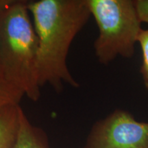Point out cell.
Masks as SVG:
<instances>
[{
	"mask_svg": "<svg viewBox=\"0 0 148 148\" xmlns=\"http://www.w3.org/2000/svg\"><path fill=\"white\" fill-rule=\"evenodd\" d=\"M27 7L38 40L40 87L49 85L57 92L64 84L79 87L68 67L67 56L74 38L91 16L86 0H37L28 1Z\"/></svg>",
	"mask_w": 148,
	"mask_h": 148,
	"instance_id": "1",
	"label": "cell"
},
{
	"mask_svg": "<svg viewBox=\"0 0 148 148\" xmlns=\"http://www.w3.org/2000/svg\"><path fill=\"white\" fill-rule=\"evenodd\" d=\"M28 1L0 0V76L37 101L38 40Z\"/></svg>",
	"mask_w": 148,
	"mask_h": 148,
	"instance_id": "2",
	"label": "cell"
},
{
	"mask_svg": "<svg viewBox=\"0 0 148 148\" xmlns=\"http://www.w3.org/2000/svg\"><path fill=\"white\" fill-rule=\"evenodd\" d=\"M12 148H51L45 131L29 121L23 108H20L18 125Z\"/></svg>",
	"mask_w": 148,
	"mask_h": 148,
	"instance_id": "5",
	"label": "cell"
},
{
	"mask_svg": "<svg viewBox=\"0 0 148 148\" xmlns=\"http://www.w3.org/2000/svg\"><path fill=\"white\" fill-rule=\"evenodd\" d=\"M84 148H148V122L116 109L92 125Z\"/></svg>",
	"mask_w": 148,
	"mask_h": 148,
	"instance_id": "4",
	"label": "cell"
},
{
	"mask_svg": "<svg viewBox=\"0 0 148 148\" xmlns=\"http://www.w3.org/2000/svg\"><path fill=\"white\" fill-rule=\"evenodd\" d=\"M86 3L99 32L94 50L99 63L108 64L118 56L132 58L143 30L134 0H86Z\"/></svg>",
	"mask_w": 148,
	"mask_h": 148,
	"instance_id": "3",
	"label": "cell"
},
{
	"mask_svg": "<svg viewBox=\"0 0 148 148\" xmlns=\"http://www.w3.org/2000/svg\"><path fill=\"white\" fill-rule=\"evenodd\" d=\"M140 21L148 23V0H134Z\"/></svg>",
	"mask_w": 148,
	"mask_h": 148,
	"instance_id": "9",
	"label": "cell"
},
{
	"mask_svg": "<svg viewBox=\"0 0 148 148\" xmlns=\"http://www.w3.org/2000/svg\"><path fill=\"white\" fill-rule=\"evenodd\" d=\"M20 104L5 107L0 112V148H12L18 125Z\"/></svg>",
	"mask_w": 148,
	"mask_h": 148,
	"instance_id": "6",
	"label": "cell"
},
{
	"mask_svg": "<svg viewBox=\"0 0 148 148\" xmlns=\"http://www.w3.org/2000/svg\"><path fill=\"white\" fill-rule=\"evenodd\" d=\"M142 53V62L140 68V75L146 89L148 90V29H143L138 38Z\"/></svg>",
	"mask_w": 148,
	"mask_h": 148,
	"instance_id": "8",
	"label": "cell"
},
{
	"mask_svg": "<svg viewBox=\"0 0 148 148\" xmlns=\"http://www.w3.org/2000/svg\"><path fill=\"white\" fill-rule=\"evenodd\" d=\"M24 96L21 90L0 76V112L8 106L19 104Z\"/></svg>",
	"mask_w": 148,
	"mask_h": 148,
	"instance_id": "7",
	"label": "cell"
}]
</instances>
